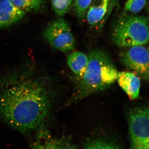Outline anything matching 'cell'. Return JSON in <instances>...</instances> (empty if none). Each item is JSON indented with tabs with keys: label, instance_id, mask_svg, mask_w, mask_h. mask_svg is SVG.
Instances as JSON below:
<instances>
[{
	"label": "cell",
	"instance_id": "6da1fadb",
	"mask_svg": "<svg viewBox=\"0 0 149 149\" xmlns=\"http://www.w3.org/2000/svg\"><path fill=\"white\" fill-rule=\"evenodd\" d=\"M46 80L30 65L0 74V119L23 134L44 130L52 107Z\"/></svg>",
	"mask_w": 149,
	"mask_h": 149
},
{
	"label": "cell",
	"instance_id": "7a4b0ae2",
	"mask_svg": "<svg viewBox=\"0 0 149 149\" xmlns=\"http://www.w3.org/2000/svg\"><path fill=\"white\" fill-rule=\"evenodd\" d=\"M87 55L88 66L83 77L79 78L73 101L105 90L117 79V70L106 52L94 49L90 51Z\"/></svg>",
	"mask_w": 149,
	"mask_h": 149
},
{
	"label": "cell",
	"instance_id": "3957f363",
	"mask_svg": "<svg viewBox=\"0 0 149 149\" xmlns=\"http://www.w3.org/2000/svg\"><path fill=\"white\" fill-rule=\"evenodd\" d=\"M112 40L119 47L144 45L149 42V17L127 14L119 19L115 26Z\"/></svg>",
	"mask_w": 149,
	"mask_h": 149
},
{
	"label": "cell",
	"instance_id": "277c9868",
	"mask_svg": "<svg viewBox=\"0 0 149 149\" xmlns=\"http://www.w3.org/2000/svg\"><path fill=\"white\" fill-rule=\"evenodd\" d=\"M128 124L130 148L149 149V107L131 109Z\"/></svg>",
	"mask_w": 149,
	"mask_h": 149
},
{
	"label": "cell",
	"instance_id": "5b68a950",
	"mask_svg": "<svg viewBox=\"0 0 149 149\" xmlns=\"http://www.w3.org/2000/svg\"><path fill=\"white\" fill-rule=\"evenodd\" d=\"M44 37L51 47L63 52H71L76 46V41L69 23L62 17L49 24Z\"/></svg>",
	"mask_w": 149,
	"mask_h": 149
},
{
	"label": "cell",
	"instance_id": "8992f818",
	"mask_svg": "<svg viewBox=\"0 0 149 149\" xmlns=\"http://www.w3.org/2000/svg\"><path fill=\"white\" fill-rule=\"evenodd\" d=\"M119 53L120 61L126 68L149 82V51L144 45L123 48Z\"/></svg>",
	"mask_w": 149,
	"mask_h": 149
},
{
	"label": "cell",
	"instance_id": "52a82bcc",
	"mask_svg": "<svg viewBox=\"0 0 149 149\" xmlns=\"http://www.w3.org/2000/svg\"><path fill=\"white\" fill-rule=\"evenodd\" d=\"M117 0H93L89 6L85 18L88 24L96 28L102 27Z\"/></svg>",
	"mask_w": 149,
	"mask_h": 149
},
{
	"label": "cell",
	"instance_id": "ba28073f",
	"mask_svg": "<svg viewBox=\"0 0 149 149\" xmlns=\"http://www.w3.org/2000/svg\"><path fill=\"white\" fill-rule=\"evenodd\" d=\"M116 80L130 100L138 98L141 85L139 75L130 71H122L118 72Z\"/></svg>",
	"mask_w": 149,
	"mask_h": 149
},
{
	"label": "cell",
	"instance_id": "9c48e42d",
	"mask_svg": "<svg viewBox=\"0 0 149 149\" xmlns=\"http://www.w3.org/2000/svg\"><path fill=\"white\" fill-rule=\"evenodd\" d=\"M25 14L14 5L10 0H0V28L18 22Z\"/></svg>",
	"mask_w": 149,
	"mask_h": 149
},
{
	"label": "cell",
	"instance_id": "30bf717a",
	"mask_svg": "<svg viewBox=\"0 0 149 149\" xmlns=\"http://www.w3.org/2000/svg\"><path fill=\"white\" fill-rule=\"evenodd\" d=\"M36 137V140L32 145L34 148H75L73 145L64 140L54 139L47 130L41 131Z\"/></svg>",
	"mask_w": 149,
	"mask_h": 149
},
{
	"label": "cell",
	"instance_id": "8fae6325",
	"mask_svg": "<svg viewBox=\"0 0 149 149\" xmlns=\"http://www.w3.org/2000/svg\"><path fill=\"white\" fill-rule=\"evenodd\" d=\"M67 64L79 78L84 75L88 63V55L78 51L72 52L67 58Z\"/></svg>",
	"mask_w": 149,
	"mask_h": 149
},
{
	"label": "cell",
	"instance_id": "7c38bea8",
	"mask_svg": "<svg viewBox=\"0 0 149 149\" xmlns=\"http://www.w3.org/2000/svg\"><path fill=\"white\" fill-rule=\"evenodd\" d=\"M19 9L25 13L37 12L43 8L45 0H10Z\"/></svg>",
	"mask_w": 149,
	"mask_h": 149
},
{
	"label": "cell",
	"instance_id": "4fadbf2b",
	"mask_svg": "<svg viewBox=\"0 0 149 149\" xmlns=\"http://www.w3.org/2000/svg\"><path fill=\"white\" fill-rule=\"evenodd\" d=\"M120 145L113 139L101 138L90 140L85 143L84 148L87 149L120 148Z\"/></svg>",
	"mask_w": 149,
	"mask_h": 149
},
{
	"label": "cell",
	"instance_id": "5bb4252c",
	"mask_svg": "<svg viewBox=\"0 0 149 149\" xmlns=\"http://www.w3.org/2000/svg\"><path fill=\"white\" fill-rule=\"evenodd\" d=\"M73 0H51L52 8L59 17L64 16L69 10Z\"/></svg>",
	"mask_w": 149,
	"mask_h": 149
},
{
	"label": "cell",
	"instance_id": "9a60e30c",
	"mask_svg": "<svg viewBox=\"0 0 149 149\" xmlns=\"http://www.w3.org/2000/svg\"><path fill=\"white\" fill-rule=\"evenodd\" d=\"M93 0H74L73 12L80 19L85 18L86 12Z\"/></svg>",
	"mask_w": 149,
	"mask_h": 149
},
{
	"label": "cell",
	"instance_id": "2e32d148",
	"mask_svg": "<svg viewBox=\"0 0 149 149\" xmlns=\"http://www.w3.org/2000/svg\"><path fill=\"white\" fill-rule=\"evenodd\" d=\"M147 0H127L124 9L130 13L136 14L140 12L146 5Z\"/></svg>",
	"mask_w": 149,
	"mask_h": 149
},
{
	"label": "cell",
	"instance_id": "e0dca14e",
	"mask_svg": "<svg viewBox=\"0 0 149 149\" xmlns=\"http://www.w3.org/2000/svg\"><path fill=\"white\" fill-rule=\"evenodd\" d=\"M146 10L147 12L149 14V1L148 2L146 6Z\"/></svg>",
	"mask_w": 149,
	"mask_h": 149
}]
</instances>
